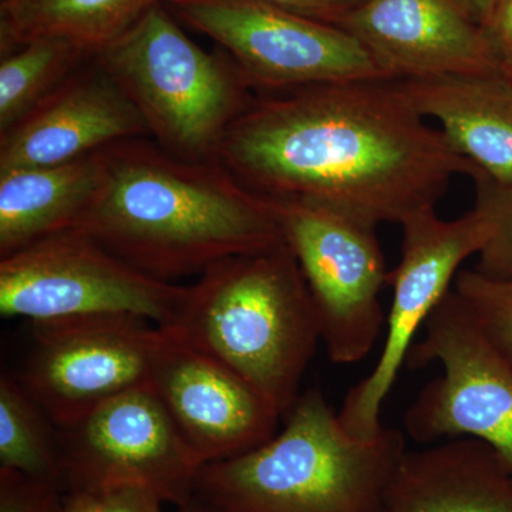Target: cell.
<instances>
[{
  "instance_id": "cell-1",
  "label": "cell",
  "mask_w": 512,
  "mask_h": 512,
  "mask_svg": "<svg viewBox=\"0 0 512 512\" xmlns=\"http://www.w3.org/2000/svg\"><path fill=\"white\" fill-rule=\"evenodd\" d=\"M217 161L265 200L315 205L373 228L434 208L454 177L480 171L396 79L256 93Z\"/></svg>"
},
{
  "instance_id": "cell-2",
  "label": "cell",
  "mask_w": 512,
  "mask_h": 512,
  "mask_svg": "<svg viewBox=\"0 0 512 512\" xmlns=\"http://www.w3.org/2000/svg\"><path fill=\"white\" fill-rule=\"evenodd\" d=\"M100 154L103 184L74 228L151 278L175 284L284 242L271 204L218 161L184 160L150 137Z\"/></svg>"
},
{
  "instance_id": "cell-3",
  "label": "cell",
  "mask_w": 512,
  "mask_h": 512,
  "mask_svg": "<svg viewBox=\"0 0 512 512\" xmlns=\"http://www.w3.org/2000/svg\"><path fill=\"white\" fill-rule=\"evenodd\" d=\"M282 419L261 447L202 466L194 497L224 512H386L407 453L402 431L352 436L318 389Z\"/></svg>"
},
{
  "instance_id": "cell-4",
  "label": "cell",
  "mask_w": 512,
  "mask_h": 512,
  "mask_svg": "<svg viewBox=\"0 0 512 512\" xmlns=\"http://www.w3.org/2000/svg\"><path fill=\"white\" fill-rule=\"evenodd\" d=\"M163 329L234 370L282 417L301 394L322 340L311 293L285 242L205 269Z\"/></svg>"
},
{
  "instance_id": "cell-5",
  "label": "cell",
  "mask_w": 512,
  "mask_h": 512,
  "mask_svg": "<svg viewBox=\"0 0 512 512\" xmlns=\"http://www.w3.org/2000/svg\"><path fill=\"white\" fill-rule=\"evenodd\" d=\"M144 120L150 138L188 161H217L256 92L224 52H207L163 2L94 55Z\"/></svg>"
},
{
  "instance_id": "cell-6",
  "label": "cell",
  "mask_w": 512,
  "mask_h": 512,
  "mask_svg": "<svg viewBox=\"0 0 512 512\" xmlns=\"http://www.w3.org/2000/svg\"><path fill=\"white\" fill-rule=\"evenodd\" d=\"M476 205L456 220L437 217L434 208L413 212L402 225V258L389 274L393 301L386 319L382 355L372 372L349 390L338 412L340 423L356 437L383 429L380 413L414 345L437 305L453 288L461 265L480 254L493 238L498 221L494 181L478 173Z\"/></svg>"
},
{
  "instance_id": "cell-7",
  "label": "cell",
  "mask_w": 512,
  "mask_h": 512,
  "mask_svg": "<svg viewBox=\"0 0 512 512\" xmlns=\"http://www.w3.org/2000/svg\"><path fill=\"white\" fill-rule=\"evenodd\" d=\"M187 286L151 278L80 229L57 232L0 258V315L30 323L136 316L165 328Z\"/></svg>"
},
{
  "instance_id": "cell-8",
  "label": "cell",
  "mask_w": 512,
  "mask_h": 512,
  "mask_svg": "<svg viewBox=\"0 0 512 512\" xmlns=\"http://www.w3.org/2000/svg\"><path fill=\"white\" fill-rule=\"evenodd\" d=\"M178 22L210 37L256 93L390 79L348 30L258 0H164Z\"/></svg>"
},
{
  "instance_id": "cell-9",
  "label": "cell",
  "mask_w": 512,
  "mask_h": 512,
  "mask_svg": "<svg viewBox=\"0 0 512 512\" xmlns=\"http://www.w3.org/2000/svg\"><path fill=\"white\" fill-rule=\"evenodd\" d=\"M404 366L439 363L404 416L410 439L420 444L476 439L493 448L512 476V365L483 335L466 305L451 291L437 305Z\"/></svg>"
},
{
  "instance_id": "cell-10",
  "label": "cell",
  "mask_w": 512,
  "mask_h": 512,
  "mask_svg": "<svg viewBox=\"0 0 512 512\" xmlns=\"http://www.w3.org/2000/svg\"><path fill=\"white\" fill-rule=\"evenodd\" d=\"M266 201L301 268L330 360L365 359L387 319L380 292L390 272L376 228L315 205Z\"/></svg>"
},
{
  "instance_id": "cell-11",
  "label": "cell",
  "mask_w": 512,
  "mask_h": 512,
  "mask_svg": "<svg viewBox=\"0 0 512 512\" xmlns=\"http://www.w3.org/2000/svg\"><path fill=\"white\" fill-rule=\"evenodd\" d=\"M59 430L66 491L134 485L188 503L202 467L150 384L107 400Z\"/></svg>"
},
{
  "instance_id": "cell-12",
  "label": "cell",
  "mask_w": 512,
  "mask_h": 512,
  "mask_svg": "<svg viewBox=\"0 0 512 512\" xmlns=\"http://www.w3.org/2000/svg\"><path fill=\"white\" fill-rule=\"evenodd\" d=\"M19 382L57 429L150 384L161 330L136 316H87L32 323Z\"/></svg>"
},
{
  "instance_id": "cell-13",
  "label": "cell",
  "mask_w": 512,
  "mask_h": 512,
  "mask_svg": "<svg viewBox=\"0 0 512 512\" xmlns=\"http://www.w3.org/2000/svg\"><path fill=\"white\" fill-rule=\"evenodd\" d=\"M160 330L150 386L201 466L242 456L275 436L282 414L247 380Z\"/></svg>"
},
{
  "instance_id": "cell-14",
  "label": "cell",
  "mask_w": 512,
  "mask_h": 512,
  "mask_svg": "<svg viewBox=\"0 0 512 512\" xmlns=\"http://www.w3.org/2000/svg\"><path fill=\"white\" fill-rule=\"evenodd\" d=\"M141 137L150 131L136 106L93 56L0 134V173L70 163Z\"/></svg>"
},
{
  "instance_id": "cell-15",
  "label": "cell",
  "mask_w": 512,
  "mask_h": 512,
  "mask_svg": "<svg viewBox=\"0 0 512 512\" xmlns=\"http://www.w3.org/2000/svg\"><path fill=\"white\" fill-rule=\"evenodd\" d=\"M340 28L390 79L503 69L483 29L454 0H362Z\"/></svg>"
},
{
  "instance_id": "cell-16",
  "label": "cell",
  "mask_w": 512,
  "mask_h": 512,
  "mask_svg": "<svg viewBox=\"0 0 512 512\" xmlns=\"http://www.w3.org/2000/svg\"><path fill=\"white\" fill-rule=\"evenodd\" d=\"M396 80L417 113L439 121L458 156L512 191V80L504 69Z\"/></svg>"
},
{
  "instance_id": "cell-17",
  "label": "cell",
  "mask_w": 512,
  "mask_h": 512,
  "mask_svg": "<svg viewBox=\"0 0 512 512\" xmlns=\"http://www.w3.org/2000/svg\"><path fill=\"white\" fill-rule=\"evenodd\" d=\"M386 512H512V476L493 448L476 439L407 450Z\"/></svg>"
},
{
  "instance_id": "cell-18",
  "label": "cell",
  "mask_w": 512,
  "mask_h": 512,
  "mask_svg": "<svg viewBox=\"0 0 512 512\" xmlns=\"http://www.w3.org/2000/svg\"><path fill=\"white\" fill-rule=\"evenodd\" d=\"M99 153L0 173V258L79 224L103 184Z\"/></svg>"
},
{
  "instance_id": "cell-19",
  "label": "cell",
  "mask_w": 512,
  "mask_h": 512,
  "mask_svg": "<svg viewBox=\"0 0 512 512\" xmlns=\"http://www.w3.org/2000/svg\"><path fill=\"white\" fill-rule=\"evenodd\" d=\"M163 0H0V56L40 39L96 55Z\"/></svg>"
},
{
  "instance_id": "cell-20",
  "label": "cell",
  "mask_w": 512,
  "mask_h": 512,
  "mask_svg": "<svg viewBox=\"0 0 512 512\" xmlns=\"http://www.w3.org/2000/svg\"><path fill=\"white\" fill-rule=\"evenodd\" d=\"M0 468L66 493L59 430L9 372L0 377Z\"/></svg>"
},
{
  "instance_id": "cell-21",
  "label": "cell",
  "mask_w": 512,
  "mask_h": 512,
  "mask_svg": "<svg viewBox=\"0 0 512 512\" xmlns=\"http://www.w3.org/2000/svg\"><path fill=\"white\" fill-rule=\"evenodd\" d=\"M93 56L57 39L35 40L0 56V134L28 116Z\"/></svg>"
},
{
  "instance_id": "cell-22",
  "label": "cell",
  "mask_w": 512,
  "mask_h": 512,
  "mask_svg": "<svg viewBox=\"0 0 512 512\" xmlns=\"http://www.w3.org/2000/svg\"><path fill=\"white\" fill-rule=\"evenodd\" d=\"M453 291L488 342L512 365V278H493L476 268L461 269Z\"/></svg>"
},
{
  "instance_id": "cell-23",
  "label": "cell",
  "mask_w": 512,
  "mask_h": 512,
  "mask_svg": "<svg viewBox=\"0 0 512 512\" xmlns=\"http://www.w3.org/2000/svg\"><path fill=\"white\" fill-rule=\"evenodd\" d=\"M62 491L0 468V512H57Z\"/></svg>"
},
{
  "instance_id": "cell-24",
  "label": "cell",
  "mask_w": 512,
  "mask_h": 512,
  "mask_svg": "<svg viewBox=\"0 0 512 512\" xmlns=\"http://www.w3.org/2000/svg\"><path fill=\"white\" fill-rule=\"evenodd\" d=\"M494 190L498 204L497 228L478 254L476 269L493 278H512V191L495 181Z\"/></svg>"
},
{
  "instance_id": "cell-25",
  "label": "cell",
  "mask_w": 512,
  "mask_h": 512,
  "mask_svg": "<svg viewBox=\"0 0 512 512\" xmlns=\"http://www.w3.org/2000/svg\"><path fill=\"white\" fill-rule=\"evenodd\" d=\"M320 22L340 26L362 0H258Z\"/></svg>"
},
{
  "instance_id": "cell-26",
  "label": "cell",
  "mask_w": 512,
  "mask_h": 512,
  "mask_svg": "<svg viewBox=\"0 0 512 512\" xmlns=\"http://www.w3.org/2000/svg\"><path fill=\"white\" fill-rule=\"evenodd\" d=\"M164 505L153 491L134 485L111 488L103 493V512H167Z\"/></svg>"
},
{
  "instance_id": "cell-27",
  "label": "cell",
  "mask_w": 512,
  "mask_h": 512,
  "mask_svg": "<svg viewBox=\"0 0 512 512\" xmlns=\"http://www.w3.org/2000/svg\"><path fill=\"white\" fill-rule=\"evenodd\" d=\"M483 32L501 66L512 59V0H497L493 16Z\"/></svg>"
},
{
  "instance_id": "cell-28",
  "label": "cell",
  "mask_w": 512,
  "mask_h": 512,
  "mask_svg": "<svg viewBox=\"0 0 512 512\" xmlns=\"http://www.w3.org/2000/svg\"><path fill=\"white\" fill-rule=\"evenodd\" d=\"M57 512H103V494L83 490L66 491Z\"/></svg>"
},
{
  "instance_id": "cell-29",
  "label": "cell",
  "mask_w": 512,
  "mask_h": 512,
  "mask_svg": "<svg viewBox=\"0 0 512 512\" xmlns=\"http://www.w3.org/2000/svg\"><path fill=\"white\" fill-rule=\"evenodd\" d=\"M461 10L481 29L493 16L497 0H454Z\"/></svg>"
},
{
  "instance_id": "cell-30",
  "label": "cell",
  "mask_w": 512,
  "mask_h": 512,
  "mask_svg": "<svg viewBox=\"0 0 512 512\" xmlns=\"http://www.w3.org/2000/svg\"><path fill=\"white\" fill-rule=\"evenodd\" d=\"M177 512H224L218 510V508L212 507V505L204 503V501L198 500L197 497H192L188 503L181 505L177 508Z\"/></svg>"
},
{
  "instance_id": "cell-31",
  "label": "cell",
  "mask_w": 512,
  "mask_h": 512,
  "mask_svg": "<svg viewBox=\"0 0 512 512\" xmlns=\"http://www.w3.org/2000/svg\"><path fill=\"white\" fill-rule=\"evenodd\" d=\"M503 69H504V72L507 73L508 76H510L511 80H512V59L510 60V62L504 64Z\"/></svg>"
}]
</instances>
